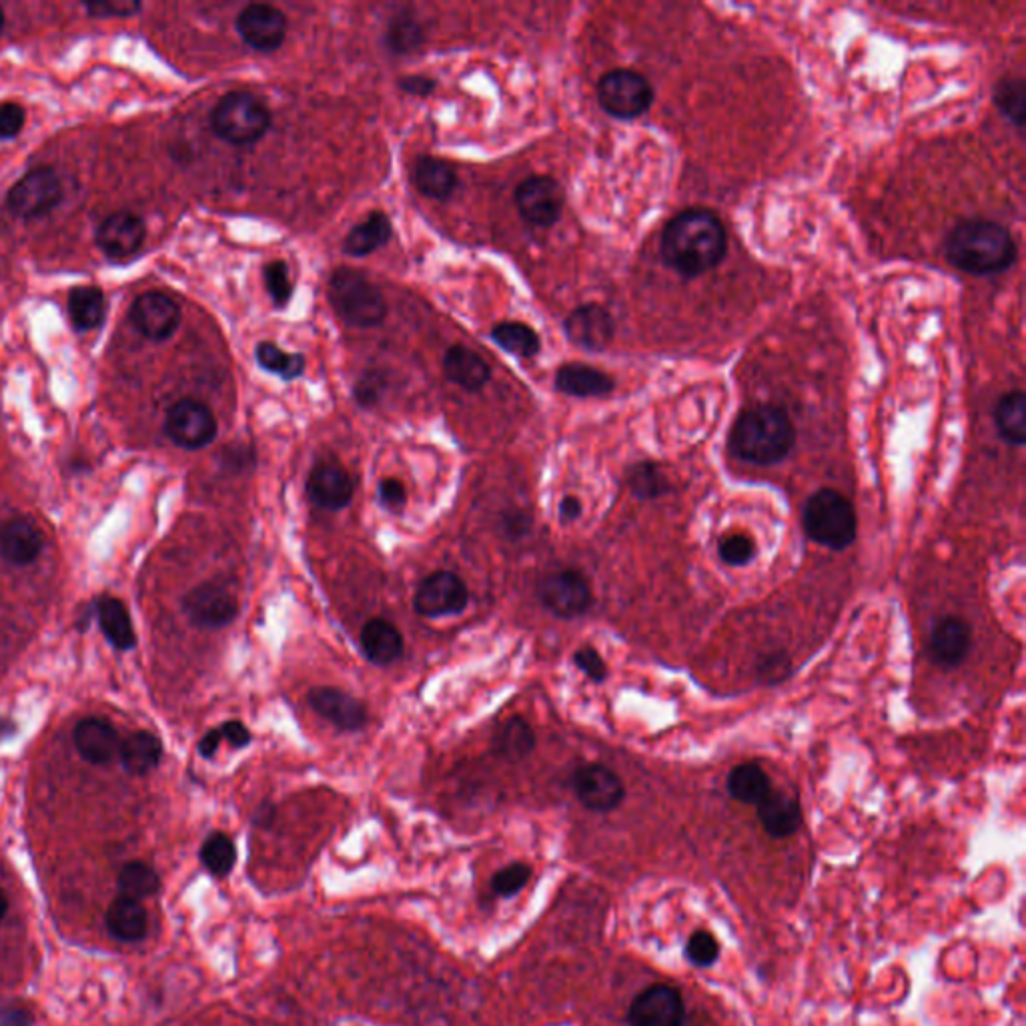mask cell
<instances>
[{"instance_id":"6da1fadb","label":"cell","mask_w":1026,"mask_h":1026,"mask_svg":"<svg viewBox=\"0 0 1026 1026\" xmlns=\"http://www.w3.org/2000/svg\"><path fill=\"white\" fill-rule=\"evenodd\" d=\"M661 259L682 277L694 279L716 270L728 251V232L708 208H688L661 232Z\"/></svg>"},{"instance_id":"7a4b0ae2","label":"cell","mask_w":1026,"mask_h":1026,"mask_svg":"<svg viewBox=\"0 0 1026 1026\" xmlns=\"http://www.w3.org/2000/svg\"><path fill=\"white\" fill-rule=\"evenodd\" d=\"M946 259L956 270L987 277L1013 265L1016 243L1011 231L994 220H963L946 239Z\"/></svg>"},{"instance_id":"3957f363","label":"cell","mask_w":1026,"mask_h":1026,"mask_svg":"<svg viewBox=\"0 0 1026 1026\" xmlns=\"http://www.w3.org/2000/svg\"><path fill=\"white\" fill-rule=\"evenodd\" d=\"M796 443V429L780 407L757 405L733 423L730 450L742 462L774 465L784 462Z\"/></svg>"},{"instance_id":"277c9868","label":"cell","mask_w":1026,"mask_h":1026,"mask_svg":"<svg viewBox=\"0 0 1026 1026\" xmlns=\"http://www.w3.org/2000/svg\"><path fill=\"white\" fill-rule=\"evenodd\" d=\"M802 526L808 538L828 550H846L858 532L855 505L834 489H819L808 498L802 510Z\"/></svg>"},{"instance_id":"5b68a950","label":"cell","mask_w":1026,"mask_h":1026,"mask_svg":"<svg viewBox=\"0 0 1026 1026\" xmlns=\"http://www.w3.org/2000/svg\"><path fill=\"white\" fill-rule=\"evenodd\" d=\"M330 303L343 323L369 330L378 327L387 315V303L383 295L363 273L339 267L330 277Z\"/></svg>"},{"instance_id":"8992f818","label":"cell","mask_w":1026,"mask_h":1026,"mask_svg":"<svg viewBox=\"0 0 1026 1026\" xmlns=\"http://www.w3.org/2000/svg\"><path fill=\"white\" fill-rule=\"evenodd\" d=\"M215 135L229 145H253L270 131L271 112L263 100L244 91H232L220 98L211 112Z\"/></svg>"},{"instance_id":"52a82bcc","label":"cell","mask_w":1026,"mask_h":1026,"mask_svg":"<svg viewBox=\"0 0 1026 1026\" xmlns=\"http://www.w3.org/2000/svg\"><path fill=\"white\" fill-rule=\"evenodd\" d=\"M598 100L611 117L630 121L648 112L654 103V86L644 74L616 69L599 79Z\"/></svg>"},{"instance_id":"ba28073f","label":"cell","mask_w":1026,"mask_h":1026,"mask_svg":"<svg viewBox=\"0 0 1026 1026\" xmlns=\"http://www.w3.org/2000/svg\"><path fill=\"white\" fill-rule=\"evenodd\" d=\"M538 599L546 610L562 620H574L592 606V587L577 570L546 575L538 586Z\"/></svg>"},{"instance_id":"9c48e42d","label":"cell","mask_w":1026,"mask_h":1026,"mask_svg":"<svg viewBox=\"0 0 1026 1026\" xmlns=\"http://www.w3.org/2000/svg\"><path fill=\"white\" fill-rule=\"evenodd\" d=\"M165 431L175 445L183 450H201L217 438V419L207 405L195 399H181L169 409Z\"/></svg>"},{"instance_id":"30bf717a","label":"cell","mask_w":1026,"mask_h":1026,"mask_svg":"<svg viewBox=\"0 0 1026 1026\" xmlns=\"http://www.w3.org/2000/svg\"><path fill=\"white\" fill-rule=\"evenodd\" d=\"M62 184L57 172L47 167L26 172L9 193V207L16 217L35 219L61 203Z\"/></svg>"},{"instance_id":"8fae6325","label":"cell","mask_w":1026,"mask_h":1026,"mask_svg":"<svg viewBox=\"0 0 1026 1026\" xmlns=\"http://www.w3.org/2000/svg\"><path fill=\"white\" fill-rule=\"evenodd\" d=\"M515 207L529 225L553 227L562 217V187L546 175L529 177L515 189Z\"/></svg>"},{"instance_id":"7c38bea8","label":"cell","mask_w":1026,"mask_h":1026,"mask_svg":"<svg viewBox=\"0 0 1026 1026\" xmlns=\"http://www.w3.org/2000/svg\"><path fill=\"white\" fill-rule=\"evenodd\" d=\"M414 604L417 613L423 618L460 616L469 604V592L460 575L436 572L419 584Z\"/></svg>"},{"instance_id":"4fadbf2b","label":"cell","mask_w":1026,"mask_h":1026,"mask_svg":"<svg viewBox=\"0 0 1026 1026\" xmlns=\"http://www.w3.org/2000/svg\"><path fill=\"white\" fill-rule=\"evenodd\" d=\"M235 28L247 47L256 52H275L287 37V16L270 4H249L237 16Z\"/></svg>"},{"instance_id":"5bb4252c","label":"cell","mask_w":1026,"mask_h":1026,"mask_svg":"<svg viewBox=\"0 0 1026 1026\" xmlns=\"http://www.w3.org/2000/svg\"><path fill=\"white\" fill-rule=\"evenodd\" d=\"M183 610L189 622L201 630H220L232 623L239 613V604L225 587L201 584L183 598Z\"/></svg>"},{"instance_id":"9a60e30c","label":"cell","mask_w":1026,"mask_h":1026,"mask_svg":"<svg viewBox=\"0 0 1026 1026\" xmlns=\"http://www.w3.org/2000/svg\"><path fill=\"white\" fill-rule=\"evenodd\" d=\"M684 999L670 985H654L640 992L628 1011L630 1026H682Z\"/></svg>"},{"instance_id":"2e32d148","label":"cell","mask_w":1026,"mask_h":1026,"mask_svg":"<svg viewBox=\"0 0 1026 1026\" xmlns=\"http://www.w3.org/2000/svg\"><path fill=\"white\" fill-rule=\"evenodd\" d=\"M574 790L577 800L592 812H611L620 807L625 796L622 780L616 772L589 764L574 774Z\"/></svg>"},{"instance_id":"e0dca14e","label":"cell","mask_w":1026,"mask_h":1026,"mask_svg":"<svg viewBox=\"0 0 1026 1026\" xmlns=\"http://www.w3.org/2000/svg\"><path fill=\"white\" fill-rule=\"evenodd\" d=\"M131 323L151 342H165L181 323V307L169 295H141L131 307Z\"/></svg>"},{"instance_id":"ac0fdd59","label":"cell","mask_w":1026,"mask_h":1026,"mask_svg":"<svg viewBox=\"0 0 1026 1026\" xmlns=\"http://www.w3.org/2000/svg\"><path fill=\"white\" fill-rule=\"evenodd\" d=\"M354 479L335 462H321L307 477L309 501L325 512H342L354 500Z\"/></svg>"},{"instance_id":"d6986e66","label":"cell","mask_w":1026,"mask_h":1026,"mask_svg":"<svg viewBox=\"0 0 1026 1026\" xmlns=\"http://www.w3.org/2000/svg\"><path fill=\"white\" fill-rule=\"evenodd\" d=\"M145 223L135 213L119 211L98 225L97 244L110 259H129L145 243Z\"/></svg>"},{"instance_id":"ffe728a7","label":"cell","mask_w":1026,"mask_h":1026,"mask_svg":"<svg viewBox=\"0 0 1026 1026\" xmlns=\"http://www.w3.org/2000/svg\"><path fill=\"white\" fill-rule=\"evenodd\" d=\"M309 706L318 712L321 718L331 721L335 728L343 732H359L367 724V708L357 697L337 690V688H313L309 692Z\"/></svg>"},{"instance_id":"44dd1931","label":"cell","mask_w":1026,"mask_h":1026,"mask_svg":"<svg viewBox=\"0 0 1026 1026\" xmlns=\"http://www.w3.org/2000/svg\"><path fill=\"white\" fill-rule=\"evenodd\" d=\"M616 333V323L606 307L598 303H587L577 307L570 318L565 319V335L570 342L587 351H604Z\"/></svg>"},{"instance_id":"7402d4cb","label":"cell","mask_w":1026,"mask_h":1026,"mask_svg":"<svg viewBox=\"0 0 1026 1026\" xmlns=\"http://www.w3.org/2000/svg\"><path fill=\"white\" fill-rule=\"evenodd\" d=\"M45 546L43 532L28 517H13L0 526V558L11 565L37 562Z\"/></svg>"},{"instance_id":"603a6c76","label":"cell","mask_w":1026,"mask_h":1026,"mask_svg":"<svg viewBox=\"0 0 1026 1026\" xmlns=\"http://www.w3.org/2000/svg\"><path fill=\"white\" fill-rule=\"evenodd\" d=\"M970 644H973L970 625L956 616L942 618L941 622H936V625L932 628L930 654H932V660L946 670H953L963 664Z\"/></svg>"},{"instance_id":"cb8c5ba5","label":"cell","mask_w":1026,"mask_h":1026,"mask_svg":"<svg viewBox=\"0 0 1026 1026\" xmlns=\"http://www.w3.org/2000/svg\"><path fill=\"white\" fill-rule=\"evenodd\" d=\"M74 745L76 752L85 757L88 764L107 766L115 756H119L121 738L109 721L98 718H86L79 721L74 728Z\"/></svg>"},{"instance_id":"d4e9b609","label":"cell","mask_w":1026,"mask_h":1026,"mask_svg":"<svg viewBox=\"0 0 1026 1026\" xmlns=\"http://www.w3.org/2000/svg\"><path fill=\"white\" fill-rule=\"evenodd\" d=\"M441 369L445 378L469 393L481 392L491 379L488 363L465 345L450 347L443 355Z\"/></svg>"},{"instance_id":"484cf974","label":"cell","mask_w":1026,"mask_h":1026,"mask_svg":"<svg viewBox=\"0 0 1026 1026\" xmlns=\"http://www.w3.org/2000/svg\"><path fill=\"white\" fill-rule=\"evenodd\" d=\"M757 819L762 822L764 831L770 838L784 840L795 836L800 831L802 824V812L800 804L796 802L792 796L784 792H774L770 790L766 798L757 804Z\"/></svg>"},{"instance_id":"4316f807","label":"cell","mask_w":1026,"mask_h":1026,"mask_svg":"<svg viewBox=\"0 0 1026 1026\" xmlns=\"http://www.w3.org/2000/svg\"><path fill=\"white\" fill-rule=\"evenodd\" d=\"M359 642L367 660L375 666H390L404 654V635L383 618L369 620L361 630Z\"/></svg>"},{"instance_id":"83f0119b","label":"cell","mask_w":1026,"mask_h":1026,"mask_svg":"<svg viewBox=\"0 0 1026 1026\" xmlns=\"http://www.w3.org/2000/svg\"><path fill=\"white\" fill-rule=\"evenodd\" d=\"M556 390L570 397H606L613 392V379L596 367L565 363L556 373Z\"/></svg>"},{"instance_id":"f1b7e54d","label":"cell","mask_w":1026,"mask_h":1026,"mask_svg":"<svg viewBox=\"0 0 1026 1026\" xmlns=\"http://www.w3.org/2000/svg\"><path fill=\"white\" fill-rule=\"evenodd\" d=\"M107 929L122 942H139L147 934V910L141 900L117 896L107 910Z\"/></svg>"},{"instance_id":"f546056e","label":"cell","mask_w":1026,"mask_h":1026,"mask_svg":"<svg viewBox=\"0 0 1026 1026\" xmlns=\"http://www.w3.org/2000/svg\"><path fill=\"white\" fill-rule=\"evenodd\" d=\"M122 768L131 776H147L157 768L163 757V744L155 733L135 732L121 740L119 748Z\"/></svg>"},{"instance_id":"4dcf8cb0","label":"cell","mask_w":1026,"mask_h":1026,"mask_svg":"<svg viewBox=\"0 0 1026 1026\" xmlns=\"http://www.w3.org/2000/svg\"><path fill=\"white\" fill-rule=\"evenodd\" d=\"M392 235V220L387 219L385 213L373 211L345 237L343 251L351 256H366L390 243Z\"/></svg>"},{"instance_id":"1f68e13d","label":"cell","mask_w":1026,"mask_h":1026,"mask_svg":"<svg viewBox=\"0 0 1026 1026\" xmlns=\"http://www.w3.org/2000/svg\"><path fill=\"white\" fill-rule=\"evenodd\" d=\"M98 625L110 644L121 652H131L135 648L136 635L131 613L124 608L121 599L100 598L97 604Z\"/></svg>"},{"instance_id":"d6a6232c","label":"cell","mask_w":1026,"mask_h":1026,"mask_svg":"<svg viewBox=\"0 0 1026 1026\" xmlns=\"http://www.w3.org/2000/svg\"><path fill=\"white\" fill-rule=\"evenodd\" d=\"M414 183L421 195L448 199L457 187V172L452 163L438 157H419L414 167Z\"/></svg>"},{"instance_id":"836d02e7","label":"cell","mask_w":1026,"mask_h":1026,"mask_svg":"<svg viewBox=\"0 0 1026 1026\" xmlns=\"http://www.w3.org/2000/svg\"><path fill=\"white\" fill-rule=\"evenodd\" d=\"M994 426L999 436L1009 445H1025L1026 441V397L1023 392L1002 395L994 407Z\"/></svg>"},{"instance_id":"e575fe53","label":"cell","mask_w":1026,"mask_h":1026,"mask_svg":"<svg viewBox=\"0 0 1026 1026\" xmlns=\"http://www.w3.org/2000/svg\"><path fill=\"white\" fill-rule=\"evenodd\" d=\"M67 309L76 330H97L107 315V301L98 287H74L69 294Z\"/></svg>"},{"instance_id":"d590c367","label":"cell","mask_w":1026,"mask_h":1026,"mask_svg":"<svg viewBox=\"0 0 1026 1026\" xmlns=\"http://www.w3.org/2000/svg\"><path fill=\"white\" fill-rule=\"evenodd\" d=\"M770 790H772V786H770L768 774L754 762H745V764L736 766L728 776V792H730L733 800H738L742 804L757 807L766 798Z\"/></svg>"},{"instance_id":"8d00e7d4","label":"cell","mask_w":1026,"mask_h":1026,"mask_svg":"<svg viewBox=\"0 0 1026 1026\" xmlns=\"http://www.w3.org/2000/svg\"><path fill=\"white\" fill-rule=\"evenodd\" d=\"M496 752L510 762H520L536 748V733L524 718H512L496 733Z\"/></svg>"},{"instance_id":"74e56055","label":"cell","mask_w":1026,"mask_h":1026,"mask_svg":"<svg viewBox=\"0 0 1026 1026\" xmlns=\"http://www.w3.org/2000/svg\"><path fill=\"white\" fill-rule=\"evenodd\" d=\"M491 339L498 343L503 351L515 357H524V359L536 357L541 349L538 333L526 323H517V321H503L500 325H496L491 330Z\"/></svg>"},{"instance_id":"f35d334b","label":"cell","mask_w":1026,"mask_h":1026,"mask_svg":"<svg viewBox=\"0 0 1026 1026\" xmlns=\"http://www.w3.org/2000/svg\"><path fill=\"white\" fill-rule=\"evenodd\" d=\"M255 359L263 371L279 375L285 381L301 378L303 369H306V357L303 355L287 354V351H283L282 347H277L275 343L271 342L256 345Z\"/></svg>"},{"instance_id":"ab89813d","label":"cell","mask_w":1026,"mask_h":1026,"mask_svg":"<svg viewBox=\"0 0 1026 1026\" xmlns=\"http://www.w3.org/2000/svg\"><path fill=\"white\" fill-rule=\"evenodd\" d=\"M159 874L155 872V868L148 867L145 862H139V860L124 864V868L119 872V879H117L119 894L127 896V898H135V900H143V898L153 896L155 892L159 891Z\"/></svg>"},{"instance_id":"60d3db41","label":"cell","mask_w":1026,"mask_h":1026,"mask_svg":"<svg viewBox=\"0 0 1026 1026\" xmlns=\"http://www.w3.org/2000/svg\"><path fill=\"white\" fill-rule=\"evenodd\" d=\"M423 40H426L423 28L414 14L404 13L393 16L392 23L387 26V35H385L387 49L395 55H411L423 45Z\"/></svg>"},{"instance_id":"b9f144b4","label":"cell","mask_w":1026,"mask_h":1026,"mask_svg":"<svg viewBox=\"0 0 1026 1026\" xmlns=\"http://www.w3.org/2000/svg\"><path fill=\"white\" fill-rule=\"evenodd\" d=\"M201 862L213 876H227L237 862V848L231 838L223 832H213L201 846Z\"/></svg>"},{"instance_id":"7bdbcfd3","label":"cell","mask_w":1026,"mask_h":1026,"mask_svg":"<svg viewBox=\"0 0 1026 1026\" xmlns=\"http://www.w3.org/2000/svg\"><path fill=\"white\" fill-rule=\"evenodd\" d=\"M628 486L637 500H656L670 491V484L658 465L637 464L628 474Z\"/></svg>"},{"instance_id":"ee69618b","label":"cell","mask_w":1026,"mask_h":1026,"mask_svg":"<svg viewBox=\"0 0 1026 1026\" xmlns=\"http://www.w3.org/2000/svg\"><path fill=\"white\" fill-rule=\"evenodd\" d=\"M1025 97L1023 79H1004L994 93V100L1002 110V115L1009 117L1016 127H1023L1025 122Z\"/></svg>"},{"instance_id":"f6af8a7d","label":"cell","mask_w":1026,"mask_h":1026,"mask_svg":"<svg viewBox=\"0 0 1026 1026\" xmlns=\"http://www.w3.org/2000/svg\"><path fill=\"white\" fill-rule=\"evenodd\" d=\"M263 279H265V287H267V294L271 295L273 303L277 307L287 306L291 295H294V285H291V275H289L287 263L285 261H271L270 265H265V270H263Z\"/></svg>"},{"instance_id":"bcb514c9","label":"cell","mask_w":1026,"mask_h":1026,"mask_svg":"<svg viewBox=\"0 0 1026 1026\" xmlns=\"http://www.w3.org/2000/svg\"><path fill=\"white\" fill-rule=\"evenodd\" d=\"M685 956L692 965L712 966L720 956V944L708 930H696L685 944Z\"/></svg>"},{"instance_id":"7dc6e473","label":"cell","mask_w":1026,"mask_h":1026,"mask_svg":"<svg viewBox=\"0 0 1026 1026\" xmlns=\"http://www.w3.org/2000/svg\"><path fill=\"white\" fill-rule=\"evenodd\" d=\"M532 879V868L524 862H513L510 867L501 868L500 872L491 880V888L500 896H513L526 886Z\"/></svg>"},{"instance_id":"c3c4849f","label":"cell","mask_w":1026,"mask_h":1026,"mask_svg":"<svg viewBox=\"0 0 1026 1026\" xmlns=\"http://www.w3.org/2000/svg\"><path fill=\"white\" fill-rule=\"evenodd\" d=\"M754 541L745 536H728L720 541L718 553L721 562L730 568H742L745 563L752 562L754 558Z\"/></svg>"},{"instance_id":"681fc988","label":"cell","mask_w":1026,"mask_h":1026,"mask_svg":"<svg viewBox=\"0 0 1026 1026\" xmlns=\"http://www.w3.org/2000/svg\"><path fill=\"white\" fill-rule=\"evenodd\" d=\"M575 666L586 673L587 678L596 684H601L606 678H608V666L604 658L599 656L598 652L594 648H580L574 654Z\"/></svg>"},{"instance_id":"f907efd6","label":"cell","mask_w":1026,"mask_h":1026,"mask_svg":"<svg viewBox=\"0 0 1026 1026\" xmlns=\"http://www.w3.org/2000/svg\"><path fill=\"white\" fill-rule=\"evenodd\" d=\"M25 124V109L16 103L0 105V139H14Z\"/></svg>"},{"instance_id":"816d5d0a","label":"cell","mask_w":1026,"mask_h":1026,"mask_svg":"<svg viewBox=\"0 0 1026 1026\" xmlns=\"http://www.w3.org/2000/svg\"><path fill=\"white\" fill-rule=\"evenodd\" d=\"M379 501L387 508V510H395L399 512L407 501V491H405L404 484L399 479H393V477H387L379 484Z\"/></svg>"},{"instance_id":"f5cc1de1","label":"cell","mask_w":1026,"mask_h":1026,"mask_svg":"<svg viewBox=\"0 0 1026 1026\" xmlns=\"http://www.w3.org/2000/svg\"><path fill=\"white\" fill-rule=\"evenodd\" d=\"M141 9L139 2H97V4H86V11L93 16H131Z\"/></svg>"},{"instance_id":"db71d44e","label":"cell","mask_w":1026,"mask_h":1026,"mask_svg":"<svg viewBox=\"0 0 1026 1026\" xmlns=\"http://www.w3.org/2000/svg\"><path fill=\"white\" fill-rule=\"evenodd\" d=\"M219 732L220 738H223L225 742H229L232 748H237V750H241V748H247V745L251 744V732L247 730V726H244L243 721H225V724H220Z\"/></svg>"},{"instance_id":"11a10c76","label":"cell","mask_w":1026,"mask_h":1026,"mask_svg":"<svg viewBox=\"0 0 1026 1026\" xmlns=\"http://www.w3.org/2000/svg\"><path fill=\"white\" fill-rule=\"evenodd\" d=\"M399 88L407 95H414V97H429L436 91V81L429 79V76L414 74V76H404L399 81Z\"/></svg>"},{"instance_id":"9f6ffc18","label":"cell","mask_w":1026,"mask_h":1026,"mask_svg":"<svg viewBox=\"0 0 1026 1026\" xmlns=\"http://www.w3.org/2000/svg\"><path fill=\"white\" fill-rule=\"evenodd\" d=\"M0 1026H33V1014L21 1006L0 1009Z\"/></svg>"},{"instance_id":"6f0895ef","label":"cell","mask_w":1026,"mask_h":1026,"mask_svg":"<svg viewBox=\"0 0 1026 1026\" xmlns=\"http://www.w3.org/2000/svg\"><path fill=\"white\" fill-rule=\"evenodd\" d=\"M503 526H505L508 536H513V539L522 538V536H526V532L529 529V517H526L522 512L505 513Z\"/></svg>"},{"instance_id":"680465c9","label":"cell","mask_w":1026,"mask_h":1026,"mask_svg":"<svg viewBox=\"0 0 1026 1026\" xmlns=\"http://www.w3.org/2000/svg\"><path fill=\"white\" fill-rule=\"evenodd\" d=\"M220 742H223V738H220L219 728H213V730H208V732L205 733L203 738H201V742H199V752H201V756H215V754H217V750H219Z\"/></svg>"},{"instance_id":"91938a15","label":"cell","mask_w":1026,"mask_h":1026,"mask_svg":"<svg viewBox=\"0 0 1026 1026\" xmlns=\"http://www.w3.org/2000/svg\"><path fill=\"white\" fill-rule=\"evenodd\" d=\"M560 515H562L563 522H574L582 515V503L574 496L563 498L562 503H560Z\"/></svg>"},{"instance_id":"94428289","label":"cell","mask_w":1026,"mask_h":1026,"mask_svg":"<svg viewBox=\"0 0 1026 1026\" xmlns=\"http://www.w3.org/2000/svg\"><path fill=\"white\" fill-rule=\"evenodd\" d=\"M273 816H275V808L271 807V804H261V807L256 808L255 822L259 826H267Z\"/></svg>"},{"instance_id":"6125c7cd","label":"cell","mask_w":1026,"mask_h":1026,"mask_svg":"<svg viewBox=\"0 0 1026 1026\" xmlns=\"http://www.w3.org/2000/svg\"><path fill=\"white\" fill-rule=\"evenodd\" d=\"M7 908H9L7 896H4V892L0 891V922H2V918L7 915Z\"/></svg>"},{"instance_id":"be15d7a7","label":"cell","mask_w":1026,"mask_h":1026,"mask_svg":"<svg viewBox=\"0 0 1026 1026\" xmlns=\"http://www.w3.org/2000/svg\"><path fill=\"white\" fill-rule=\"evenodd\" d=\"M2 28H4V13H2V9H0V33H2Z\"/></svg>"}]
</instances>
